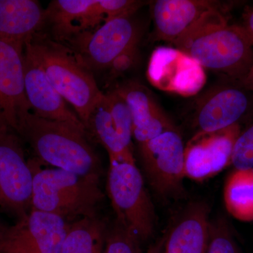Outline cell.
Segmentation results:
<instances>
[{"label":"cell","mask_w":253,"mask_h":253,"mask_svg":"<svg viewBox=\"0 0 253 253\" xmlns=\"http://www.w3.org/2000/svg\"><path fill=\"white\" fill-rule=\"evenodd\" d=\"M151 11L155 40L173 44L200 26L226 18L220 3L208 0H158Z\"/></svg>","instance_id":"11"},{"label":"cell","mask_w":253,"mask_h":253,"mask_svg":"<svg viewBox=\"0 0 253 253\" xmlns=\"http://www.w3.org/2000/svg\"><path fill=\"white\" fill-rule=\"evenodd\" d=\"M24 84L26 97L33 114L44 119L69 123L86 131L77 114L68 109L65 99L55 89L41 64L26 46Z\"/></svg>","instance_id":"15"},{"label":"cell","mask_w":253,"mask_h":253,"mask_svg":"<svg viewBox=\"0 0 253 253\" xmlns=\"http://www.w3.org/2000/svg\"><path fill=\"white\" fill-rule=\"evenodd\" d=\"M211 208L203 201L189 203L164 238L165 253H207Z\"/></svg>","instance_id":"17"},{"label":"cell","mask_w":253,"mask_h":253,"mask_svg":"<svg viewBox=\"0 0 253 253\" xmlns=\"http://www.w3.org/2000/svg\"><path fill=\"white\" fill-rule=\"evenodd\" d=\"M143 171L149 185L165 199L184 195L185 146L176 128L138 144Z\"/></svg>","instance_id":"7"},{"label":"cell","mask_w":253,"mask_h":253,"mask_svg":"<svg viewBox=\"0 0 253 253\" xmlns=\"http://www.w3.org/2000/svg\"><path fill=\"white\" fill-rule=\"evenodd\" d=\"M25 46L41 64L55 89L76 110L86 128L91 111L104 95L92 72L72 50L46 35L38 33Z\"/></svg>","instance_id":"2"},{"label":"cell","mask_w":253,"mask_h":253,"mask_svg":"<svg viewBox=\"0 0 253 253\" xmlns=\"http://www.w3.org/2000/svg\"><path fill=\"white\" fill-rule=\"evenodd\" d=\"M141 243L134 231L116 219L108 226L104 253H143Z\"/></svg>","instance_id":"23"},{"label":"cell","mask_w":253,"mask_h":253,"mask_svg":"<svg viewBox=\"0 0 253 253\" xmlns=\"http://www.w3.org/2000/svg\"><path fill=\"white\" fill-rule=\"evenodd\" d=\"M21 141L14 131L0 129V204L19 219L31 210L33 179Z\"/></svg>","instance_id":"10"},{"label":"cell","mask_w":253,"mask_h":253,"mask_svg":"<svg viewBox=\"0 0 253 253\" xmlns=\"http://www.w3.org/2000/svg\"><path fill=\"white\" fill-rule=\"evenodd\" d=\"M146 253H165L164 239L151 246Z\"/></svg>","instance_id":"30"},{"label":"cell","mask_w":253,"mask_h":253,"mask_svg":"<svg viewBox=\"0 0 253 253\" xmlns=\"http://www.w3.org/2000/svg\"><path fill=\"white\" fill-rule=\"evenodd\" d=\"M231 164L236 169H253V122L239 133L233 149Z\"/></svg>","instance_id":"26"},{"label":"cell","mask_w":253,"mask_h":253,"mask_svg":"<svg viewBox=\"0 0 253 253\" xmlns=\"http://www.w3.org/2000/svg\"><path fill=\"white\" fill-rule=\"evenodd\" d=\"M105 94L118 135L125 147L132 151V118L129 107L116 89Z\"/></svg>","instance_id":"24"},{"label":"cell","mask_w":253,"mask_h":253,"mask_svg":"<svg viewBox=\"0 0 253 253\" xmlns=\"http://www.w3.org/2000/svg\"><path fill=\"white\" fill-rule=\"evenodd\" d=\"M24 46L0 38V129L15 133L31 112L25 91Z\"/></svg>","instance_id":"12"},{"label":"cell","mask_w":253,"mask_h":253,"mask_svg":"<svg viewBox=\"0 0 253 253\" xmlns=\"http://www.w3.org/2000/svg\"><path fill=\"white\" fill-rule=\"evenodd\" d=\"M207 253H241L229 225L223 218L211 221Z\"/></svg>","instance_id":"25"},{"label":"cell","mask_w":253,"mask_h":253,"mask_svg":"<svg viewBox=\"0 0 253 253\" xmlns=\"http://www.w3.org/2000/svg\"><path fill=\"white\" fill-rule=\"evenodd\" d=\"M107 151L109 157H123L133 155L126 149L118 135L113 123L106 94L96 104L91 111L86 126Z\"/></svg>","instance_id":"22"},{"label":"cell","mask_w":253,"mask_h":253,"mask_svg":"<svg viewBox=\"0 0 253 253\" xmlns=\"http://www.w3.org/2000/svg\"><path fill=\"white\" fill-rule=\"evenodd\" d=\"M240 26L243 28L253 46V6H249L245 9L243 14L242 25Z\"/></svg>","instance_id":"28"},{"label":"cell","mask_w":253,"mask_h":253,"mask_svg":"<svg viewBox=\"0 0 253 253\" xmlns=\"http://www.w3.org/2000/svg\"><path fill=\"white\" fill-rule=\"evenodd\" d=\"M140 29L131 16L114 18L94 31L86 32L68 42L84 66L93 71L107 69L113 60L139 43Z\"/></svg>","instance_id":"8"},{"label":"cell","mask_w":253,"mask_h":253,"mask_svg":"<svg viewBox=\"0 0 253 253\" xmlns=\"http://www.w3.org/2000/svg\"><path fill=\"white\" fill-rule=\"evenodd\" d=\"M70 224L56 214L31 209L15 225L6 226L0 253H61Z\"/></svg>","instance_id":"9"},{"label":"cell","mask_w":253,"mask_h":253,"mask_svg":"<svg viewBox=\"0 0 253 253\" xmlns=\"http://www.w3.org/2000/svg\"><path fill=\"white\" fill-rule=\"evenodd\" d=\"M38 161L84 176L101 177L102 168L87 132L69 123L38 117L31 112L16 131Z\"/></svg>","instance_id":"1"},{"label":"cell","mask_w":253,"mask_h":253,"mask_svg":"<svg viewBox=\"0 0 253 253\" xmlns=\"http://www.w3.org/2000/svg\"><path fill=\"white\" fill-rule=\"evenodd\" d=\"M241 81L243 82L245 87L253 91V66Z\"/></svg>","instance_id":"29"},{"label":"cell","mask_w":253,"mask_h":253,"mask_svg":"<svg viewBox=\"0 0 253 253\" xmlns=\"http://www.w3.org/2000/svg\"><path fill=\"white\" fill-rule=\"evenodd\" d=\"M240 132L241 128L236 124L215 132L195 134L185 146L186 176L203 181L229 166Z\"/></svg>","instance_id":"14"},{"label":"cell","mask_w":253,"mask_h":253,"mask_svg":"<svg viewBox=\"0 0 253 253\" xmlns=\"http://www.w3.org/2000/svg\"><path fill=\"white\" fill-rule=\"evenodd\" d=\"M138 44L139 43L133 44L113 60L107 68L109 70L108 76L110 79L118 78V76L129 71L135 65L139 58Z\"/></svg>","instance_id":"27"},{"label":"cell","mask_w":253,"mask_h":253,"mask_svg":"<svg viewBox=\"0 0 253 253\" xmlns=\"http://www.w3.org/2000/svg\"><path fill=\"white\" fill-rule=\"evenodd\" d=\"M145 3L136 0H54L46 9L45 26L49 25L53 41L64 44L114 18L132 16Z\"/></svg>","instance_id":"6"},{"label":"cell","mask_w":253,"mask_h":253,"mask_svg":"<svg viewBox=\"0 0 253 253\" xmlns=\"http://www.w3.org/2000/svg\"><path fill=\"white\" fill-rule=\"evenodd\" d=\"M6 227V226L4 225V224L0 222V242H1V238H2L3 234H4V231Z\"/></svg>","instance_id":"31"},{"label":"cell","mask_w":253,"mask_h":253,"mask_svg":"<svg viewBox=\"0 0 253 253\" xmlns=\"http://www.w3.org/2000/svg\"><path fill=\"white\" fill-rule=\"evenodd\" d=\"M46 24V9L36 0H0V38L25 44Z\"/></svg>","instance_id":"19"},{"label":"cell","mask_w":253,"mask_h":253,"mask_svg":"<svg viewBox=\"0 0 253 253\" xmlns=\"http://www.w3.org/2000/svg\"><path fill=\"white\" fill-rule=\"evenodd\" d=\"M116 91L124 99L130 111L132 135L138 144L176 128L142 84L129 82L118 86Z\"/></svg>","instance_id":"18"},{"label":"cell","mask_w":253,"mask_h":253,"mask_svg":"<svg viewBox=\"0 0 253 253\" xmlns=\"http://www.w3.org/2000/svg\"><path fill=\"white\" fill-rule=\"evenodd\" d=\"M146 75L155 87L183 96L197 94L206 83L204 68L176 47L156 48L150 58Z\"/></svg>","instance_id":"13"},{"label":"cell","mask_w":253,"mask_h":253,"mask_svg":"<svg viewBox=\"0 0 253 253\" xmlns=\"http://www.w3.org/2000/svg\"><path fill=\"white\" fill-rule=\"evenodd\" d=\"M109 160L107 191L116 219L146 242L154 236L156 217L142 174L133 155Z\"/></svg>","instance_id":"5"},{"label":"cell","mask_w":253,"mask_h":253,"mask_svg":"<svg viewBox=\"0 0 253 253\" xmlns=\"http://www.w3.org/2000/svg\"><path fill=\"white\" fill-rule=\"evenodd\" d=\"M108 225L97 216L80 218L70 224L61 253H104Z\"/></svg>","instance_id":"20"},{"label":"cell","mask_w":253,"mask_h":253,"mask_svg":"<svg viewBox=\"0 0 253 253\" xmlns=\"http://www.w3.org/2000/svg\"><path fill=\"white\" fill-rule=\"evenodd\" d=\"M204 69L242 81L253 66V46L243 28L227 19L200 26L174 44Z\"/></svg>","instance_id":"4"},{"label":"cell","mask_w":253,"mask_h":253,"mask_svg":"<svg viewBox=\"0 0 253 253\" xmlns=\"http://www.w3.org/2000/svg\"><path fill=\"white\" fill-rule=\"evenodd\" d=\"M226 210L241 221L253 220V169H236L226 179L224 191Z\"/></svg>","instance_id":"21"},{"label":"cell","mask_w":253,"mask_h":253,"mask_svg":"<svg viewBox=\"0 0 253 253\" xmlns=\"http://www.w3.org/2000/svg\"><path fill=\"white\" fill-rule=\"evenodd\" d=\"M251 99L244 89L236 86H219L206 94L198 105L195 134H208L238 124L249 111Z\"/></svg>","instance_id":"16"},{"label":"cell","mask_w":253,"mask_h":253,"mask_svg":"<svg viewBox=\"0 0 253 253\" xmlns=\"http://www.w3.org/2000/svg\"><path fill=\"white\" fill-rule=\"evenodd\" d=\"M33 172L31 209L70 218L97 216L104 201L100 176H84L59 169H42L38 161H28Z\"/></svg>","instance_id":"3"}]
</instances>
